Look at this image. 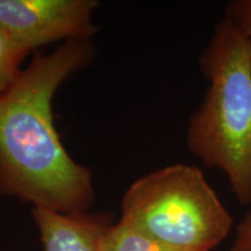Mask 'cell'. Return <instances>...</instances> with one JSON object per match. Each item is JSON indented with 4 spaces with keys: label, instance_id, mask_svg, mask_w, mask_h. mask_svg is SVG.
<instances>
[{
    "label": "cell",
    "instance_id": "obj_2",
    "mask_svg": "<svg viewBox=\"0 0 251 251\" xmlns=\"http://www.w3.org/2000/svg\"><path fill=\"white\" fill-rule=\"evenodd\" d=\"M199 65L208 89L191 115L187 148L208 168L227 176L242 205L251 203V57L228 19L216 24Z\"/></svg>",
    "mask_w": 251,
    "mask_h": 251
},
{
    "label": "cell",
    "instance_id": "obj_3",
    "mask_svg": "<svg viewBox=\"0 0 251 251\" xmlns=\"http://www.w3.org/2000/svg\"><path fill=\"white\" fill-rule=\"evenodd\" d=\"M121 208V222L178 251H212L233 226L201 170L183 163L134 181Z\"/></svg>",
    "mask_w": 251,
    "mask_h": 251
},
{
    "label": "cell",
    "instance_id": "obj_5",
    "mask_svg": "<svg viewBox=\"0 0 251 251\" xmlns=\"http://www.w3.org/2000/svg\"><path fill=\"white\" fill-rule=\"evenodd\" d=\"M43 251H100L102 238L112 227L107 214L59 213L34 208Z\"/></svg>",
    "mask_w": 251,
    "mask_h": 251
},
{
    "label": "cell",
    "instance_id": "obj_1",
    "mask_svg": "<svg viewBox=\"0 0 251 251\" xmlns=\"http://www.w3.org/2000/svg\"><path fill=\"white\" fill-rule=\"evenodd\" d=\"M90 41H68L51 54L36 51L9 89L0 94V193L34 208L74 214L94 199L92 174L63 147L54 125L58 87L89 64Z\"/></svg>",
    "mask_w": 251,
    "mask_h": 251
},
{
    "label": "cell",
    "instance_id": "obj_8",
    "mask_svg": "<svg viewBox=\"0 0 251 251\" xmlns=\"http://www.w3.org/2000/svg\"><path fill=\"white\" fill-rule=\"evenodd\" d=\"M228 19L243 37L251 57V0H233L225 6Z\"/></svg>",
    "mask_w": 251,
    "mask_h": 251
},
{
    "label": "cell",
    "instance_id": "obj_7",
    "mask_svg": "<svg viewBox=\"0 0 251 251\" xmlns=\"http://www.w3.org/2000/svg\"><path fill=\"white\" fill-rule=\"evenodd\" d=\"M29 52L0 26V94L12 86L23 71L21 64Z\"/></svg>",
    "mask_w": 251,
    "mask_h": 251
},
{
    "label": "cell",
    "instance_id": "obj_6",
    "mask_svg": "<svg viewBox=\"0 0 251 251\" xmlns=\"http://www.w3.org/2000/svg\"><path fill=\"white\" fill-rule=\"evenodd\" d=\"M100 251H178L134 230L124 222L112 225L102 238Z\"/></svg>",
    "mask_w": 251,
    "mask_h": 251
},
{
    "label": "cell",
    "instance_id": "obj_4",
    "mask_svg": "<svg viewBox=\"0 0 251 251\" xmlns=\"http://www.w3.org/2000/svg\"><path fill=\"white\" fill-rule=\"evenodd\" d=\"M94 0H0V26L28 51L56 41H90Z\"/></svg>",
    "mask_w": 251,
    "mask_h": 251
},
{
    "label": "cell",
    "instance_id": "obj_9",
    "mask_svg": "<svg viewBox=\"0 0 251 251\" xmlns=\"http://www.w3.org/2000/svg\"><path fill=\"white\" fill-rule=\"evenodd\" d=\"M229 251H251V208L236 227V235Z\"/></svg>",
    "mask_w": 251,
    "mask_h": 251
}]
</instances>
